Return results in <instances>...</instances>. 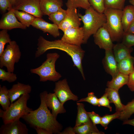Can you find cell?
<instances>
[{
  "mask_svg": "<svg viewBox=\"0 0 134 134\" xmlns=\"http://www.w3.org/2000/svg\"><path fill=\"white\" fill-rule=\"evenodd\" d=\"M134 57L131 56L121 60L118 63L119 72L129 75L134 71Z\"/></svg>",
  "mask_w": 134,
  "mask_h": 134,
  "instance_id": "obj_25",
  "label": "cell"
},
{
  "mask_svg": "<svg viewBox=\"0 0 134 134\" xmlns=\"http://www.w3.org/2000/svg\"><path fill=\"white\" fill-rule=\"evenodd\" d=\"M13 10L17 19L27 27L31 25L36 18L34 16L27 12L13 9Z\"/></svg>",
  "mask_w": 134,
  "mask_h": 134,
  "instance_id": "obj_27",
  "label": "cell"
},
{
  "mask_svg": "<svg viewBox=\"0 0 134 134\" xmlns=\"http://www.w3.org/2000/svg\"><path fill=\"white\" fill-rule=\"evenodd\" d=\"M127 85L131 91H134V71L129 75Z\"/></svg>",
  "mask_w": 134,
  "mask_h": 134,
  "instance_id": "obj_42",
  "label": "cell"
},
{
  "mask_svg": "<svg viewBox=\"0 0 134 134\" xmlns=\"http://www.w3.org/2000/svg\"><path fill=\"white\" fill-rule=\"evenodd\" d=\"M110 103L107 94L105 93L100 98L98 99V106L99 107L103 106L107 107L111 111L112 108L110 105Z\"/></svg>",
  "mask_w": 134,
  "mask_h": 134,
  "instance_id": "obj_39",
  "label": "cell"
},
{
  "mask_svg": "<svg viewBox=\"0 0 134 134\" xmlns=\"http://www.w3.org/2000/svg\"><path fill=\"white\" fill-rule=\"evenodd\" d=\"M59 57L60 55L56 53H47L46 60L39 67L31 69V72L38 75L41 82L57 81L62 77L55 67L56 62Z\"/></svg>",
  "mask_w": 134,
  "mask_h": 134,
  "instance_id": "obj_5",
  "label": "cell"
},
{
  "mask_svg": "<svg viewBox=\"0 0 134 134\" xmlns=\"http://www.w3.org/2000/svg\"><path fill=\"white\" fill-rule=\"evenodd\" d=\"M91 6L98 12L103 13L105 9L104 0H88Z\"/></svg>",
  "mask_w": 134,
  "mask_h": 134,
  "instance_id": "obj_37",
  "label": "cell"
},
{
  "mask_svg": "<svg viewBox=\"0 0 134 134\" xmlns=\"http://www.w3.org/2000/svg\"><path fill=\"white\" fill-rule=\"evenodd\" d=\"M31 26L44 33H49L55 38L59 36L60 35L59 29L57 25L48 22L41 18L36 17Z\"/></svg>",
  "mask_w": 134,
  "mask_h": 134,
  "instance_id": "obj_16",
  "label": "cell"
},
{
  "mask_svg": "<svg viewBox=\"0 0 134 134\" xmlns=\"http://www.w3.org/2000/svg\"><path fill=\"white\" fill-rule=\"evenodd\" d=\"M7 30L3 29L0 32V56L3 52L5 44L11 41Z\"/></svg>",
  "mask_w": 134,
  "mask_h": 134,
  "instance_id": "obj_33",
  "label": "cell"
},
{
  "mask_svg": "<svg viewBox=\"0 0 134 134\" xmlns=\"http://www.w3.org/2000/svg\"><path fill=\"white\" fill-rule=\"evenodd\" d=\"M46 102L47 107L51 110L52 114L55 118H56L58 114L66 112L64 104L61 102L54 93L47 94Z\"/></svg>",
  "mask_w": 134,
  "mask_h": 134,
  "instance_id": "obj_17",
  "label": "cell"
},
{
  "mask_svg": "<svg viewBox=\"0 0 134 134\" xmlns=\"http://www.w3.org/2000/svg\"><path fill=\"white\" fill-rule=\"evenodd\" d=\"M21 55L19 46L15 41H12L0 56V68L4 67L7 71L13 72L15 64L19 61Z\"/></svg>",
  "mask_w": 134,
  "mask_h": 134,
  "instance_id": "obj_7",
  "label": "cell"
},
{
  "mask_svg": "<svg viewBox=\"0 0 134 134\" xmlns=\"http://www.w3.org/2000/svg\"><path fill=\"white\" fill-rule=\"evenodd\" d=\"M66 14L67 10L61 7L57 11L49 15V19L58 26L64 20Z\"/></svg>",
  "mask_w": 134,
  "mask_h": 134,
  "instance_id": "obj_29",
  "label": "cell"
},
{
  "mask_svg": "<svg viewBox=\"0 0 134 134\" xmlns=\"http://www.w3.org/2000/svg\"><path fill=\"white\" fill-rule=\"evenodd\" d=\"M32 87L29 84H26L19 82L13 85L8 90L9 96L11 103L19 98L21 96L30 93Z\"/></svg>",
  "mask_w": 134,
  "mask_h": 134,
  "instance_id": "obj_18",
  "label": "cell"
},
{
  "mask_svg": "<svg viewBox=\"0 0 134 134\" xmlns=\"http://www.w3.org/2000/svg\"><path fill=\"white\" fill-rule=\"evenodd\" d=\"M40 1L41 0H16L12 8L28 13L36 17L41 18L43 15L40 9Z\"/></svg>",
  "mask_w": 134,
  "mask_h": 134,
  "instance_id": "obj_8",
  "label": "cell"
},
{
  "mask_svg": "<svg viewBox=\"0 0 134 134\" xmlns=\"http://www.w3.org/2000/svg\"><path fill=\"white\" fill-rule=\"evenodd\" d=\"M123 124H128L134 126V119L129 120L128 119L124 121Z\"/></svg>",
  "mask_w": 134,
  "mask_h": 134,
  "instance_id": "obj_46",
  "label": "cell"
},
{
  "mask_svg": "<svg viewBox=\"0 0 134 134\" xmlns=\"http://www.w3.org/2000/svg\"><path fill=\"white\" fill-rule=\"evenodd\" d=\"M59 134H75L73 128L71 127L67 128L63 131L60 132Z\"/></svg>",
  "mask_w": 134,
  "mask_h": 134,
  "instance_id": "obj_44",
  "label": "cell"
},
{
  "mask_svg": "<svg viewBox=\"0 0 134 134\" xmlns=\"http://www.w3.org/2000/svg\"><path fill=\"white\" fill-rule=\"evenodd\" d=\"M78 14L83 24V44H86L90 36L105 23L106 18L103 13L98 12L91 6L86 9L84 15L79 13Z\"/></svg>",
  "mask_w": 134,
  "mask_h": 134,
  "instance_id": "obj_3",
  "label": "cell"
},
{
  "mask_svg": "<svg viewBox=\"0 0 134 134\" xmlns=\"http://www.w3.org/2000/svg\"><path fill=\"white\" fill-rule=\"evenodd\" d=\"M26 28L25 26L18 21L12 8L4 14L0 20V29L8 30L20 28L25 29Z\"/></svg>",
  "mask_w": 134,
  "mask_h": 134,
  "instance_id": "obj_13",
  "label": "cell"
},
{
  "mask_svg": "<svg viewBox=\"0 0 134 134\" xmlns=\"http://www.w3.org/2000/svg\"><path fill=\"white\" fill-rule=\"evenodd\" d=\"M122 40V43L128 47L134 46V34L124 32Z\"/></svg>",
  "mask_w": 134,
  "mask_h": 134,
  "instance_id": "obj_36",
  "label": "cell"
},
{
  "mask_svg": "<svg viewBox=\"0 0 134 134\" xmlns=\"http://www.w3.org/2000/svg\"><path fill=\"white\" fill-rule=\"evenodd\" d=\"M66 17L58 26L59 29L64 32L66 30L80 27L81 20L77 13L76 8H67Z\"/></svg>",
  "mask_w": 134,
  "mask_h": 134,
  "instance_id": "obj_12",
  "label": "cell"
},
{
  "mask_svg": "<svg viewBox=\"0 0 134 134\" xmlns=\"http://www.w3.org/2000/svg\"><path fill=\"white\" fill-rule=\"evenodd\" d=\"M126 0H104L105 8L123 10L124 7Z\"/></svg>",
  "mask_w": 134,
  "mask_h": 134,
  "instance_id": "obj_32",
  "label": "cell"
},
{
  "mask_svg": "<svg viewBox=\"0 0 134 134\" xmlns=\"http://www.w3.org/2000/svg\"><path fill=\"white\" fill-rule=\"evenodd\" d=\"M29 129L25 124L18 119L1 125L0 134H28Z\"/></svg>",
  "mask_w": 134,
  "mask_h": 134,
  "instance_id": "obj_14",
  "label": "cell"
},
{
  "mask_svg": "<svg viewBox=\"0 0 134 134\" xmlns=\"http://www.w3.org/2000/svg\"><path fill=\"white\" fill-rule=\"evenodd\" d=\"M105 51V56L102 61L103 66L107 73L113 77L119 72L118 62L115 57L113 49Z\"/></svg>",
  "mask_w": 134,
  "mask_h": 134,
  "instance_id": "obj_15",
  "label": "cell"
},
{
  "mask_svg": "<svg viewBox=\"0 0 134 134\" xmlns=\"http://www.w3.org/2000/svg\"><path fill=\"white\" fill-rule=\"evenodd\" d=\"M63 32L61 39L63 41L80 46L83 44L84 34L83 27L68 29Z\"/></svg>",
  "mask_w": 134,
  "mask_h": 134,
  "instance_id": "obj_10",
  "label": "cell"
},
{
  "mask_svg": "<svg viewBox=\"0 0 134 134\" xmlns=\"http://www.w3.org/2000/svg\"><path fill=\"white\" fill-rule=\"evenodd\" d=\"M103 13L106 19L103 26L109 34L113 42L122 40L124 31L122 22V10L105 8Z\"/></svg>",
  "mask_w": 134,
  "mask_h": 134,
  "instance_id": "obj_6",
  "label": "cell"
},
{
  "mask_svg": "<svg viewBox=\"0 0 134 134\" xmlns=\"http://www.w3.org/2000/svg\"><path fill=\"white\" fill-rule=\"evenodd\" d=\"M37 50L35 53V58L39 57L48 50L57 49L66 52L71 57L74 66L80 72L84 80L85 77L82 64L85 51L81 46L68 44L61 39L50 41L40 36L38 39Z\"/></svg>",
  "mask_w": 134,
  "mask_h": 134,
  "instance_id": "obj_2",
  "label": "cell"
},
{
  "mask_svg": "<svg viewBox=\"0 0 134 134\" xmlns=\"http://www.w3.org/2000/svg\"><path fill=\"white\" fill-rule=\"evenodd\" d=\"M30 98L29 94L21 96L14 102L11 103L6 110L0 109V117L3 124L13 122L20 118L33 110L28 107L27 102Z\"/></svg>",
  "mask_w": 134,
  "mask_h": 134,
  "instance_id": "obj_4",
  "label": "cell"
},
{
  "mask_svg": "<svg viewBox=\"0 0 134 134\" xmlns=\"http://www.w3.org/2000/svg\"><path fill=\"white\" fill-rule=\"evenodd\" d=\"M75 134H103L104 133L99 131L96 125L92 121L73 128Z\"/></svg>",
  "mask_w": 134,
  "mask_h": 134,
  "instance_id": "obj_24",
  "label": "cell"
},
{
  "mask_svg": "<svg viewBox=\"0 0 134 134\" xmlns=\"http://www.w3.org/2000/svg\"><path fill=\"white\" fill-rule=\"evenodd\" d=\"M47 93L46 91L40 93V104L39 107L24 115L22 118L34 128L40 127L47 130L51 134H59L62 127L51 113L46 105V99Z\"/></svg>",
  "mask_w": 134,
  "mask_h": 134,
  "instance_id": "obj_1",
  "label": "cell"
},
{
  "mask_svg": "<svg viewBox=\"0 0 134 134\" xmlns=\"http://www.w3.org/2000/svg\"><path fill=\"white\" fill-rule=\"evenodd\" d=\"M126 32L134 34V20L130 25Z\"/></svg>",
  "mask_w": 134,
  "mask_h": 134,
  "instance_id": "obj_45",
  "label": "cell"
},
{
  "mask_svg": "<svg viewBox=\"0 0 134 134\" xmlns=\"http://www.w3.org/2000/svg\"><path fill=\"white\" fill-rule=\"evenodd\" d=\"M17 78L16 75L13 72L6 71L4 69L0 68V79L2 81H6L12 83L15 81Z\"/></svg>",
  "mask_w": 134,
  "mask_h": 134,
  "instance_id": "obj_34",
  "label": "cell"
},
{
  "mask_svg": "<svg viewBox=\"0 0 134 134\" xmlns=\"http://www.w3.org/2000/svg\"><path fill=\"white\" fill-rule=\"evenodd\" d=\"M112 78L111 80L107 82L106 86L107 87L118 91L124 85H127L129 75L119 72L116 76Z\"/></svg>",
  "mask_w": 134,
  "mask_h": 134,
  "instance_id": "obj_22",
  "label": "cell"
},
{
  "mask_svg": "<svg viewBox=\"0 0 134 134\" xmlns=\"http://www.w3.org/2000/svg\"><path fill=\"white\" fill-rule=\"evenodd\" d=\"M95 43L100 49H112L114 44L110 35L103 27L100 28L93 35Z\"/></svg>",
  "mask_w": 134,
  "mask_h": 134,
  "instance_id": "obj_11",
  "label": "cell"
},
{
  "mask_svg": "<svg viewBox=\"0 0 134 134\" xmlns=\"http://www.w3.org/2000/svg\"><path fill=\"white\" fill-rule=\"evenodd\" d=\"M77 113L75 126H77L91 121L87 112L85 110L84 104L79 102L77 103Z\"/></svg>",
  "mask_w": 134,
  "mask_h": 134,
  "instance_id": "obj_26",
  "label": "cell"
},
{
  "mask_svg": "<svg viewBox=\"0 0 134 134\" xmlns=\"http://www.w3.org/2000/svg\"><path fill=\"white\" fill-rule=\"evenodd\" d=\"M66 4L68 8H81L85 10L91 6L88 0H67Z\"/></svg>",
  "mask_w": 134,
  "mask_h": 134,
  "instance_id": "obj_31",
  "label": "cell"
},
{
  "mask_svg": "<svg viewBox=\"0 0 134 134\" xmlns=\"http://www.w3.org/2000/svg\"><path fill=\"white\" fill-rule=\"evenodd\" d=\"M54 91L60 101L63 104L69 100L77 101L78 100V97L70 90L66 79L55 83Z\"/></svg>",
  "mask_w": 134,
  "mask_h": 134,
  "instance_id": "obj_9",
  "label": "cell"
},
{
  "mask_svg": "<svg viewBox=\"0 0 134 134\" xmlns=\"http://www.w3.org/2000/svg\"><path fill=\"white\" fill-rule=\"evenodd\" d=\"M89 116L93 123L96 125L100 124L101 117L94 111L88 112Z\"/></svg>",
  "mask_w": 134,
  "mask_h": 134,
  "instance_id": "obj_40",
  "label": "cell"
},
{
  "mask_svg": "<svg viewBox=\"0 0 134 134\" xmlns=\"http://www.w3.org/2000/svg\"><path fill=\"white\" fill-rule=\"evenodd\" d=\"M120 112L119 119L124 121L128 119L134 114V99L125 105L123 110Z\"/></svg>",
  "mask_w": 134,
  "mask_h": 134,
  "instance_id": "obj_30",
  "label": "cell"
},
{
  "mask_svg": "<svg viewBox=\"0 0 134 134\" xmlns=\"http://www.w3.org/2000/svg\"><path fill=\"white\" fill-rule=\"evenodd\" d=\"M63 5L62 0H41L40 7L43 15L48 16L57 11Z\"/></svg>",
  "mask_w": 134,
  "mask_h": 134,
  "instance_id": "obj_19",
  "label": "cell"
},
{
  "mask_svg": "<svg viewBox=\"0 0 134 134\" xmlns=\"http://www.w3.org/2000/svg\"><path fill=\"white\" fill-rule=\"evenodd\" d=\"M98 99L95 95L93 92L88 93L87 97L81 99L77 101V102H87L94 106H98Z\"/></svg>",
  "mask_w": 134,
  "mask_h": 134,
  "instance_id": "obj_38",
  "label": "cell"
},
{
  "mask_svg": "<svg viewBox=\"0 0 134 134\" xmlns=\"http://www.w3.org/2000/svg\"><path fill=\"white\" fill-rule=\"evenodd\" d=\"M11 103L8 92V90L5 86L0 85V104L2 109L6 110L10 106Z\"/></svg>",
  "mask_w": 134,
  "mask_h": 134,
  "instance_id": "obj_28",
  "label": "cell"
},
{
  "mask_svg": "<svg viewBox=\"0 0 134 134\" xmlns=\"http://www.w3.org/2000/svg\"><path fill=\"white\" fill-rule=\"evenodd\" d=\"M129 2L131 5L134 7V0H130Z\"/></svg>",
  "mask_w": 134,
  "mask_h": 134,
  "instance_id": "obj_48",
  "label": "cell"
},
{
  "mask_svg": "<svg viewBox=\"0 0 134 134\" xmlns=\"http://www.w3.org/2000/svg\"><path fill=\"white\" fill-rule=\"evenodd\" d=\"M113 50L115 57L118 63L131 55L133 51L132 47H129L122 42L114 44Z\"/></svg>",
  "mask_w": 134,
  "mask_h": 134,
  "instance_id": "obj_20",
  "label": "cell"
},
{
  "mask_svg": "<svg viewBox=\"0 0 134 134\" xmlns=\"http://www.w3.org/2000/svg\"><path fill=\"white\" fill-rule=\"evenodd\" d=\"M12 6L14 5L16 0H9Z\"/></svg>",
  "mask_w": 134,
  "mask_h": 134,
  "instance_id": "obj_47",
  "label": "cell"
},
{
  "mask_svg": "<svg viewBox=\"0 0 134 134\" xmlns=\"http://www.w3.org/2000/svg\"><path fill=\"white\" fill-rule=\"evenodd\" d=\"M0 8L1 12L4 13L12 8L9 0H0Z\"/></svg>",
  "mask_w": 134,
  "mask_h": 134,
  "instance_id": "obj_41",
  "label": "cell"
},
{
  "mask_svg": "<svg viewBox=\"0 0 134 134\" xmlns=\"http://www.w3.org/2000/svg\"><path fill=\"white\" fill-rule=\"evenodd\" d=\"M34 128L38 134H51L49 132L43 128L39 127H36Z\"/></svg>",
  "mask_w": 134,
  "mask_h": 134,
  "instance_id": "obj_43",
  "label": "cell"
},
{
  "mask_svg": "<svg viewBox=\"0 0 134 134\" xmlns=\"http://www.w3.org/2000/svg\"><path fill=\"white\" fill-rule=\"evenodd\" d=\"M118 91L107 87L105 90L110 103H114L115 106L116 112H121L123 109L125 105L122 103Z\"/></svg>",
  "mask_w": 134,
  "mask_h": 134,
  "instance_id": "obj_23",
  "label": "cell"
},
{
  "mask_svg": "<svg viewBox=\"0 0 134 134\" xmlns=\"http://www.w3.org/2000/svg\"><path fill=\"white\" fill-rule=\"evenodd\" d=\"M120 112H116L114 114L109 115L106 114L101 117L100 124L104 128L105 130L107 128L109 124L113 120L116 119H119Z\"/></svg>",
  "mask_w": 134,
  "mask_h": 134,
  "instance_id": "obj_35",
  "label": "cell"
},
{
  "mask_svg": "<svg viewBox=\"0 0 134 134\" xmlns=\"http://www.w3.org/2000/svg\"><path fill=\"white\" fill-rule=\"evenodd\" d=\"M134 20V7L128 5L124 7L122 10V22L124 32L127 31L128 27Z\"/></svg>",
  "mask_w": 134,
  "mask_h": 134,
  "instance_id": "obj_21",
  "label": "cell"
}]
</instances>
